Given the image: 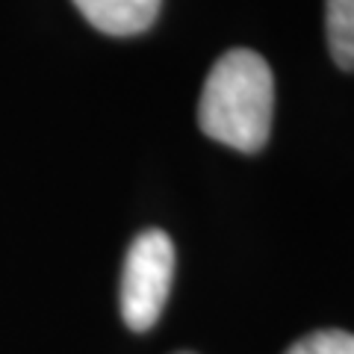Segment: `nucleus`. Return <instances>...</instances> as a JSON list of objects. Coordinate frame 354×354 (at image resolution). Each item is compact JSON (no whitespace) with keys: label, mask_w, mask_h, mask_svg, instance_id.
<instances>
[{"label":"nucleus","mask_w":354,"mask_h":354,"mask_svg":"<svg viewBox=\"0 0 354 354\" xmlns=\"http://www.w3.org/2000/svg\"><path fill=\"white\" fill-rule=\"evenodd\" d=\"M272 113L274 77L269 62L248 48L218 57L198 101V124L207 136L234 151L257 153L269 139Z\"/></svg>","instance_id":"nucleus-1"},{"label":"nucleus","mask_w":354,"mask_h":354,"mask_svg":"<svg viewBox=\"0 0 354 354\" xmlns=\"http://www.w3.org/2000/svg\"><path fill=\"white\" fill-rule=\"evenodd\" d=\"M286 354H354V334L337 328L316 330V334H307L295 346H290Z\"/></svg>","instance_id":"nucleus-5"},{"label":"nucleus","mask_w":354,"mask_h":354,"mask_svg":"<svg viewBox=\"0 0 354 354\" xmlns=\"http://www.w3.org/2000/svg\"><path fill=\"white\" fill-rule=\"evenodd\" d=\"M325 30L334 62L354 71V0H325Z\"/></svg>","instance_id":"nucleus-4"},{"label":"nucleus","mask_w":354,"mask_h":354,"mask_svg":"<svg viewBox=\"0 0 354 354\" xmlns=\"http://www.w3.org/2000/svg\"><path fill=\"white\" fill-rule=\"evenodd\" d=\"M183 354H189V351H183Z\"/></svg>","instance_id":"nucleus-6"},{"label":"nucleus","mask_w":354,"mask_h":354,"mask_svg":"<svg viewBox=\"0 0 354 354\" xmlns=\"http://www.w3.org/2000/svg\"><path fill=\"white\" fill-rule=\"evenodd\" d=\"M174 278V242L151 227L130 242L121 274V316L130 330H151L169 301Z\"/></svg>","instance_id":"nucleus-2"},{"label":"nucleus","mask_w":354,"mask_h":354,"mask_svg":"<svg viewBox=\"0 0 354 354\" xmlns=\"http://www.w3.org/2000/svg\"><path fill=\"white\" fill-rule=\"evenodd\" d=\"M162 0H74L95 30L106 36H139L160 15Z\"/></svg>","instance_id":"nucleus-3"}]
</instances>
